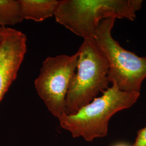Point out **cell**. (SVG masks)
Listing matches in <instances>:
<instances>
[{
    "label": "cell",
    "mask_w": 146,
    "mask_h": 146,
    "mask_svg": "<svg viewBox=\"0 0 146 146\" xmlns=\"http://www.w3.org/2000/svg\"><path fill=\"white\" fill-rule=\"evenodd\" d=\"M142 0H62L56 21L84 40L94 39L100 22L108 19L135 20Z\"/></svg>",
    "instance_id": "cell-1"
},
{
    "label": "cell",
    "mask_w": 146,
    "mask_h": 146,
    "mask_svg": "<svg viewBox=\"0 0 146 146\" xmlns=\"http://www.w3.org/2000/svg\"><path fill=\"white\" fill-rule=\"evenodd\" d=\"M73 115L64 114L59 117L60 124L73 137H82L87 141L107 135L108 123L116 113L131 107L139 99L140 93L120 90L115 84Z\"/></svg>",
    "instance_id": "cell-2"
},
{
    "label": "cell",
    "mask_w": 146,
    "mask_h": 146,
    "mask_svg": "<svg viewBox=\"0 0 146 146\" xmlns=\"http://www.w3.org/2000/svg\"><path fill=\"white\" fill-rule=\"evenodd\" d=\"M77 53V72L70 81L66 99L67 115L75 114L109 88V64L95 40H84Z\"/></svg>",
    "instance_id": "cell-3"
},
{
    "label": "cell",
    "mask_w": 146,
    "mask_h": 146,
    "mask_svg": "<svg viewBox=\"0 0 146 146\" xmlns=\"http://www.w3.org/2000/svg\"><path fill=\"white\" fill-rule=\"evenodd\" d=\"M115 19L101 21L94 38L109 64L108 80L120 90L140 93L146 78V57L124 49L112 36Z\"/></svg>",
    "instance_id": "cell-4"
},
{
    "label": "cell",
    "mask_w": 146,
    "mask_h": 146,
    "mask_svg": "<svg viewBox=\"0 0 146 146\" xmlns=\"http://www.w3.org/2000/svg\"><path fill=\"white\" fill-rule=\"evenodd\" d=\"M78 54H61L46 58L35 80V87L48 110L58 119L66 114V99L75 73Z\"/></svg>",
    "instance_id": "cell-5"
},
{
    "label": "cell",
    "mask_w": 146,
    "mask_h": 146,
    "mask_svg": "<svg viewBox=\"0 0 146 146\" xmlns=\"http://www.w3.org/2000/svg\"><path fill=\"white\" fill-rule=\"evenodd\" d=\"M27 41L22 32L6 28L0 43V102L16 78L26 54Z\"/></svg>",
    "instance_id": "cell-6"
},
{
    "label": "cell",
    "mask_w": 146,
    "mask_h": 146,
    "mask_svg": "<svg viewBox=\"0 0 146 146\" xmlns=\"http://www.w3.org/2000/svg\"><path fill=\"white\" fill-rule=\"evenodd\" d=\"M24 20L44 21L54 16L60 3L58 0H20Z\"/></svg>",
    "instance_id": "cell-7"
},
{
    "label": "cell",
    "mask_w": 146,
    "mask_h": 146,
    "mask_svg": "<svg viewBox=\"0 0 146 146\" xmlns=\"http://www.w3.org/2000/svg\"><path fill=\"white\" fill-rule=\"evenodd\" d=\"M20 0H0V26H14L23 20Z\"/></svg>",
    "instance_id": "cell-8"
},
{
    "label": "cell",
    "mask_w": 146,
    "mask_h": 146,
    "mask_svg": "<svg viewBox=\"0 0 146 146\" xmlns=\"http://www.w3.org/2000/svg\"><path fill=\"white\" fill-rule=\"evenodd\" d=\"M133 146H146V127L138 131Z\"/></svg>",
    "instance_id": "cell-9"
},
{
    "label": "cell",
    "mask_w": 146,
    "mask_h": 146,
    "mask_svg": "<svg viewBox=\"0 0 146 146\" xmlns=\"http://www.w3.org/2000/svg\"><path fill=\"white\" fill-rule=\"evenodd\" d=\"M7 27H0V43L2 40L3 36L5 34V31H6Z\"/></svg>",
    "instance_id": "cell-10"
},
{
    "label": "cell",
    "mask_w": 146,
    "mask_h": 146,
    "mask_svg": "<svg viewBox=\"0 0 146 146\" xmlns=\"http://www.w3.org/2000/svg\"><path fill=\"white\" fill-rule=\"evenodd\" d=\"M128 146V145H126L125 144H123V143H119L117 145H116L115 146Z\"/></svg>",
    "instance_id": "cell-11"
}]
</instances>
